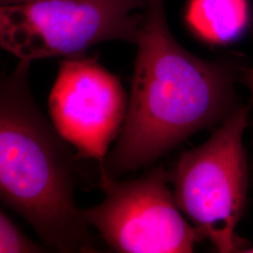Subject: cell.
<instances>
[{
    "label": "cell",
    "mask_w": 253,
    "mask_h": 253,
    "mask_svg": "<svg viewBox=\"0 0 253 253\" xmlns=\"http://www.w3.org/2000/svg\"><path fill=\"white\" fill-rule=\"evenodd\" d=\"M126 118L101 173L117 177L152 164L190 136L220 125L240 105L235 85L244 55L206 60L187 51L168 25L165 0H150L140 24Z\"/></svg>",
    "instance_id": "1"
},
{
    "label": "cell",
    "mask_w": 253,
    "mask_h": 253,
    "mask_svg": "<svg viewBox=\"0 0 253 253\" xmlns=\"http://www.w3.org/2000/svg\"><path fill=\"white\" fill-rule=\"evenodd\" d=\"M19 60L0 85L1 200L60 253H97L88 223L75 203L73 152L38 108Z\"/></svg>",
    "instance_id": "2"
},
{
    "label": "cell",
    "mask_w": 253,
    "mask_h": 253,
    "mask_svg": "<svg viewBox=\"0 0 253 253\" xmlns=\"http://www.w3.org/2000/svg\"><path fill=\"white\" fill-rule=\"evenodd\" d=\"M249 112L248 106H239L206 143L182 154L169 173L178 208L218 253L247 248L235 230L248 192L243 134Z\"/></svg>",
    "instance_id": "3"
},
{
    "label": "cell",
    "mask_w": 253,
    "mask_h": 253,
    "mask_svg": "<svg viewBox=\"0 0 253 253\" xmlns=\"http://www.w3.org/2000/svg\"><path fill=\"white\" fill-rule=\"evenodd\" d=\"M150 0H40L1 6L0 44L19 60L82 55L102 42L136 44Z\"/></svg>",
    "instance_id": "4"
},
{
    "label": "cell",
    "mask_w": 253,
    "mask_h": 253,
    "mask_svg": "<svg viewBox=\"0 0 253 253\" xmlns=\"http://www.w3.org/2000/svg\"><path fill=\"white\" fill-rule=\"evenodd\" d=\"M169 181L163 168L128 181L101 173L104 200L84 217L117 253H192L204 239L182 216Z\"/></svg>",
    "instance_id": "5"
},
{
    "label": "cell",
    "mask_w": 253,
    "mask_h": 253,
    "mask_svg": "<svg viewBox=\"0 0 253 253\" xmlns=\"http://www.w3.org/2000/svg\"><path fill=\"white\" fill-rule=\"evenodd\" d=\"M48 106L53 125L64 140L80 156L102 166L127 110L126 92L118 76L94 57H66Z\"/></svg>",
    "instance_id": "6"
},
{
    "label": "cell",
    "mask_w": 253,
    "mask_h": 253,
    "mask_svg": "<svg viewBox=\"0 0 253 253\" xmlns=\"http://www.w3.org/2000/svg\"><path fill=\"white\" fill-rule=\"evenodd\" d=\"M185 19L190 30L210 45H228L251 24L249 0H189Z\"/></svg>",
    "instance_id": "7"
},
{
    "label": "cell",
    "mask_w": 253,
    "mask_h": 253,
    "mask_svg": "<svg viewBox=\"0 0 253 253\" xmlns=\"http://www.w3.org/2000/svg\"><path fill=\"white\" fill-rule=\"evenodd\" d=\"M46 248L36 244L25 235L3 211L0 213V253H44Z\"/></svg>",
    "instance_id": "8"
},
{
    "label": "cell",
    "mask_w": 253,
    "mask_h": 253,
    "mask_svg": "<svg viewBox=\"0 0 253 253\" xmlns=\"http://www.w3.org/2000/svg\"><path fill=\"white\" fill-rule=\"evenodd\" d=\"M246 86L249 88L252 95V102L253 104V68H248L245 70L244 74L242 76V80Z\"/></svg>",
    "instance_id": "9"
},
{
    "label": "cell",
    "mask_w": 253,
    "mask_h": 253,
    "mask_svg": "<svg viewBox=\"0 0 253 253\" xmlns=\"http://www.w3.org/2000/svg\"><path fill=\"white\" fill-rule=\"evenodd\" d=\"M40 0H0L1 6H9V5H17V4H24L29 2H35Z\"/></svg>",
    "instance_id": "10"
},
{
    "label": "cell",
    "mask_w": 253,
    "mask_h": 253,
    "mask_svg": "<svg viewBox=\"0 0 253 253\" xmlns=\"http://www.w3.org/2000/svg\"><path fill=\"white\" fill-rule=\"evenodd\" d=\"M242 253H253V248H246Z\"/></svg>",
    "instance_id": "11"
},
{
    "label": "cell",
    "mask_w": 253,
    "mask_h": 253,
    "mask_svg": "<svg viewBox=\"0 0 253 253\" xmlns=\"http://www.w3.org/2000/svg\"></svg>",
    "instance_id": "12"
}]
</instances>
